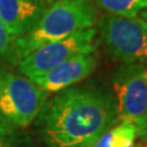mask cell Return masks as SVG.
<instances>
[{
  "label": "cell",
  "mask_w": 147,
  "mask_h": 147,
  "mask_svg": "<svg viewBox=\"0 0 147 147\" xmlns=\"http://www.w3.org/2000/svg\"><path fill=\"white\" fill-rule=\"evenodd\" d=\"M118 122L115 100L90 86L58 92L40 111V136L48 147L93 142Z\"/></svg>",
  "instance_id": "1"
},
{
  "label": "cell",
  "mask_w": 147,
  "mask_h": 147,
  "mask_svg": "<svg viewBox=\"0 0 147 147\" xmlns=\"http://www.w3.org/2000/svg\"><path fill=\"white\" fill-rule=\"evenodd\" d=\"M98 20V10L93 0H56L46 8L31 31L12 42V58L19 62L46 44L93 27Z\"/></svg>",
  "instance_id": "2"
},
{
  "label": "cell",
  "mask_w": 147,
  "mask_h": 147,
  "mask_svg": "<svg viewBox=\"0 0 147 147\" xmlns=\"http://www.w3.org/2000/svg\"><path fill=\"white\" fill-rule=\"evenodd\" d=\"M97 24L105 47L115 59L126 64L147 60V24L141 16L107 13Z\"/></svg>",
  "instance_id": "3"
},
{
  "label": "cell",
  "mask_w": 147,
  "mask_h": 147,
  "mask_svg": "<svg viewBox=\"0 0 147 147\" xmlns=\"http://www.w3.org/2000/svg\"><path fill=\"white\" fill-rule=\"evenodd\" d=\"M47 99V92L28 78L0 71V111L14 126L30 125Z\"/></svg>",
  "instance_id": "4"
},
{
  "label": "cell",
  "mask_w": 147,
  "mask_h": 147,
  "mask_svg": "<svg viewBox=\"0 0 147 147\" xmlns=\"http://www.w3.org/2000/svg\"><path fill=\"white\" fill-rule=\"evenodd\" d=\"M118 121L131 123L141 131L147 120V67L129 63L113 75Z\"/></svg>",
  "instance_id": "5"
},
{
  "label": "cell",
  "mask_w": 147,
  "mask_h": 147,
  "mask_svg": "<svg viewBox=\"0 0 147 147\" xmlns=\"http://www.w3.org/2000/svg\"><path fill=\"white\" fill-rule=\"evenodd\" d=\"M97 30L90 27L78 32L64 39L46 44L37 48L18 62V68L24 76L33 80L42 76L61 62L82 53H94V38Z\"/></svg>",
  "instance_id": "6"
},
{
  "label": "cell",
  "mask_w": 147,
  "mask_h": 147,
  "mask_svg": "<svg viewBox=\"0 0 147 147\" xmlns=\"http://www.w3.org/2000/svg\"><path fill=\"white\" fill-rule=\"evenodd\" d=\"M97 67L94 53H82L61 62L42 76L32 81L47 93H56L71 87L93 73Z\"/></svg>",
  "instance_id": "7"
},
{
  "label": "cell",
  "mask_w": 147,
  "mask_h": 147,
  "mask_svg": "<svg viewBox=\"0 0 147 147\" xmlns=\"http://www.w3.org/2000/svg\"><path fill=\"white\" fill-rule=\"evenodd\" d=\"M45 10L46 7L26 0H0V21L14 40L31 31Z\"/></svg>",
  "instance_id": "8"
},
{
  "label": "cell",
  "mask_w": 147,
  "mask_h": 147,
  "mask_svg": "<svg viewBox=\"0 0 147 147\" xmlns=\"http://www.w3.org/2000/svg\"><path fill=\"white\" fill-rule=\"evenodd\" d=\"M137 137L136 127L127 122H120L102 133L93 147H134Z\"/></svg>",
  "instance_id": "9"
},
{
  "label": "cell",
  "mask_w": 147,
  "mask_h": 147,
  "mask_svg": "<svg viewBox=\"0 0 147 147\" xmlns=\"http://www.w3.org/2000/svg\"><path fill=\"white\" fill-rule=\"evenodd\" d=\"M96 5L109 14L137 16L147 10V0H93Z\"/></svg>",
  "instance_id": "10"
},
{
  "label": "cell",
  "mask_w": 147,
  "mask_h": 147,
  "mask_svg": "<svg viewBox=\"0 0 147 147\" xmlns=\"http://www.w3.org/2000/svg\"><path fill=\"white\" fill-rule=\"evenodd\" d=\"M13 38L9 34L8 30L5 28L3 23L0 21V58L3 57L11 50Z\"/></svg>",
  "instance_id": "11"
},
{
  "label": "cell",
  "mask_w": 147,
  "mask_h": 147,
  "mask_svg": "<svg viewBox=\"0 0 147 147\" xmlns=\"http://www.w3.org/2000/svg\"><path fill=\"white\" fill-rule=\"evenodd\" d=\"M13 127H14V125L0 111V134H2V133H12Z\"/></svg>",
  "instance_id": "12"
},
{
  "label": "cell",
  "mask_w": 147,
  "mask_h": 147,
  "mask_svg": "<svg viewBox=\"0 0 147 147\" xmlns=\"http://www.w3.org/2000/svg\"><path fill=\"white\" fill-rule=\"evenodd\" d=\"M11 133H2L0 134V147H13Z\"/></svg>",
  "instance_id": "13"
},
{
  "label": "cell",
  "mask_w": 147,
  "mask_h": 147,
  "mask_svg": "<svg viewBox=\"0 0 147 147\" xmlns=\"http://www.w3.org/2000/svg\"><path fill=\"white\" fill-rule=\"evenodd\" d=\"M26 1H30L32 3H35V5H42V7H49V5L53 3L56 0H26Z\"/></svg>",
  "instance_id": "14"
},
{
  "label": "cell",
  "mask_w": 147,
  "mask_h": 147,
  "mask_svg": "<svg viewBox=\"0 0 147 147\" xmlns=\"http://www.w3.org/2000/svg\"><path fill=\"white\" fill-rule=\"evenodd\" d=\"M137 136L140 137L143 142L147 143V120H146V122H145L144 126L142 127V130L137 132Z\"/></svg>",
  "instance_id": "15"
},
{
  "label": "cell",
  "mask_w": 147,
  "mask_h": 147,
  "mask_svg": "<svg viewBox=\"0 0 147 147\" xmlns=\"http://www.w3.org/2000/svg\"><path fill=\"white\" fill-rule=\"evenodd\" d=\"M94 143H95V141H93V142L83 143V144H80V145H75V146H72V147H93V146H94Z\"/></svg>",
  "instance_id": "16"
},
{
  "label": "cell",
  "mask_w": 147,
  "mask_h": 147,
  "mask_svg": "<svg viewBox=\"0 0 147 147\" xmlns=\"http://www.w3.org/2000/svg\"><path fill=\"white\" fill-rule=\"evenodd\" d=\"M140 16H141V18H142L144 21L146 22V24H147V10L142 11V12L140 13Z\"/></svg>",
  "instance_id": "17"
},
{
  "label": "cell",
  "mask_w": 147,
  "mask_h": 147,
  "mask_svg": "<svg viewBox=\"0 0 147 147\" xmlns=\"http://www.w3.org/2000/svg\"><path fill=\"white\" fill-rule=\"evenodd\" d=\"M134 147H142V146H140V145H134Z\"/></svg>",
  "instance_id": "18"
}]
</instances>
